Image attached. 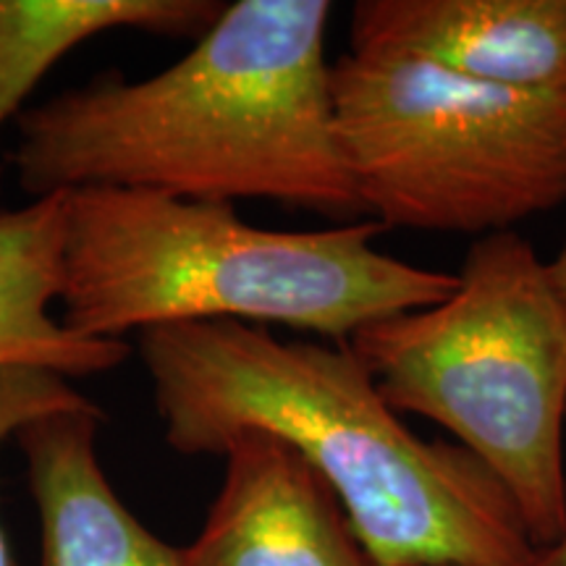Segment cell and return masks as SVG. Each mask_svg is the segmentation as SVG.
<instances>
[{
  "label": "cell",
  "mask_w": 566,
  "mask_h": 566,
  "mask_svg": "<svg viewBox=\"0 0 566 566\" xmlns=\"http://www.w3.org/2000/svg\"><path fill=\"white\" fill-rule=\"evenodd\" d=\"M163 438L221 457L242 433L300 454L384 566H527L535 546L491 472L401 422L349 344L283 342L250 323L142 331Z\"/></svg>",
  "instance_id": "7a4b0ae2"
},
{
  "label": "cell",
  "mask_w": 566,
  "mask_h": 566,
  "mask_svg": "<svg viewBox=\"0 0 566 566\" xmlns=\"http://www.w3.org/2000/svg\"><path fill=\"white\" fill-rule=\"evenodd\" d=\"M346 344L394 412L441 424L499 480L535 548L564 535L566 307L525 237L478 239L443 302Z\"/></svg>",
  "instance_id": "277c9868"
},
{
  "label": "cell",
  "mask_w": 566,
  "mask_h": 566,
  "mask_svg": "<svg viewBox=\"0 0 566 566\" xmlns=\"http://www.w3.org/2000/svg\"><path fill=\"white\" fill-rule=\"evenodd\" d=\"M328 0H239L174 66L53 95L17 118L9 163L32 200L145 189L357 218L325 61Z\"/></svg>",
  "instance_id": "6da1fadb"
},
{
  "label": "cell",
  "mask_w": 566,
  "mask_h": 566,
  "mask_svg": "<svg viewBox=\"0 0 566 566\" xmlns=\"http://www.w3.org/2000/svg\"><path fill=\"white\" fill-rule=\"evenodd\" d=\"M331 97L354 187L384 229L488 237L566 202V92L349 48L331 66Z\"/></svg>",
  "instance_id": "5b68a950"
},
{
  "label": "cell",
  "mask_w": 566,
  "mask_h": 566,
  "mask_svg": "<svg viewBox=\"0 0 566 566\" xmlns=\"http://www.w3.org/2000/svg\"><path fill=\"white\" fill-rule=\"evenodd\" d=\"M63 195L61 321L103 342L233 321L346 344L365 325L433 307L457 286V275L375 250L378 221L273 231L247 223L229 202L111 187Z\"/></svg>",
  "instance_id": "3957f363"
},
{
  "label": "cell",
  "mask_w": 566,
  "mask_h": 566,
  "mask_svg": "<svg viewBox=\"0 0 566 566\" xmlns=\"http://www.w3.org/2000/svg\"><path fill=\"white\" fill-rule=\"evenodd\" d=\"M66 195L0 212V367L90 378L129 359L126 342L71 331L53 313L63 296Z\"/></svg>",
  "instance_id": "9c48e42d"
},
{
  "label": "cell",
  "mask_w": 566,
  "mask_h": 566,
  "mask_svg": "<svg viewBox=\"0 0 566 566\" xmlns=\"http://www.w3.org/2000/svg\"><path fill=\"white\" fill-rule=\"evenodd\" d=\"M103 409L42 415L13 436L40 522V566H181L168 546L134 516L97 462Z\"/></svg>",
  "instance_id": "ba28073f"
},
{
  "label": "cell",
  "mask_w": 566,
  "mask_h": 566,
  "mask_svg": "<svg viewBox=\"0 0 566 566\" xmlns=\"http://www.w3.org/2000/svg\"><path fill=\"white\" fill-rule=\"evenodd\" d=\"M92 401L61 375L32 367H0V446L42 415L80 409ZM0 566H17L0 525Z\"/></svg>",
  "instance_id": "8fae6325"
},
{
  "label": "cell",
  "mask_w": 566,
  "mask_h": 566,
  "mask_svg": "<svg viewBox=\"0 0 566 566\" xmlns=\"http://www.w3.org/2000/svg\"><path fill=\"white\" fill-rule=\"evenodd\" d=\"M223 483L181 566H384L342 501L300 454L265 433L223 449Z\"/></svg>",
  "instance_id": "8992f818"
},
{
  "label": "cell",
  "mask_w": 566,
  "mask_h": 566,
  "mask_svg": "<svg viewBox=\"0 0 566 566\" xmlns=\"http://www.w3.org/2000/svg\"><path fill=\"white\" fill-rule=\"evenodd\" d=\"M548 273H551V281H554L556 292H558V296H562V302L566 307V242L562 250H558L556 258L548 263Z\"/></svg>",
  "instance_id": "4fadbf2b"
},
{
  "label": "cell",
  "mask_w": 566,
  "mask_h": 566,
  "mask_svg": "<svg viewBox=\"0 0 566 566\" xmlns=\"http://www.w3.org/2000/svg\"><path fill=\"white\" fill-rule=\"evenodd\" d=\"M223 9L218 0H0V129L82 42L118 30L197 40Z\"/></svg>",
  "instance_id": "30bf717a"
},
{
  "label": "cell",
  "mask_w": 566,
  "mask_h": 566,
  "mask_svg": "<svg viewBox=\"0 0 566 566\" xmlns=\"http://www.w3.org/2000/svg\"><path fill=\"white\" fill-rule=\"evenodd\" d=\"M527 566H566V530L556 543L535 548V554L530 558Z\"/></svg>",
  "instance_id": "7c38bea8"
},
{
  "label": "cell",
  "mask_w": 566,
  "mask_h": 566,
  "mask_svg": "<svg viewBox=\"0 0 566 566\" xmlns=\"http://www.w3.org/2000/svg\"><path fill=\"white\" fill-rule=\"evenodd\" d=\"M349 48L417 55L499 87L566 92V0H359Z\"/></svg>",
  "instance_id": "52a82bcc"
}]
</instances>
